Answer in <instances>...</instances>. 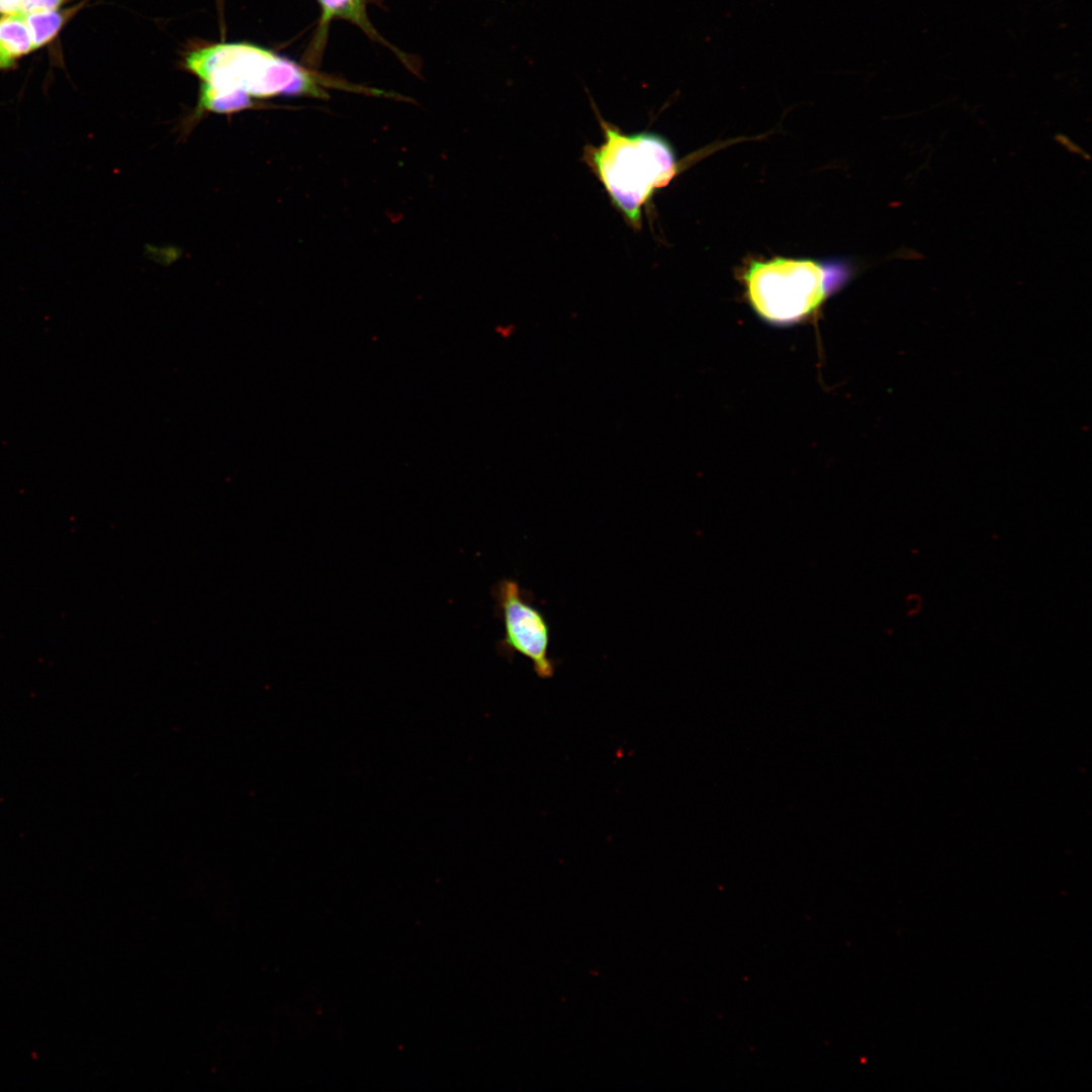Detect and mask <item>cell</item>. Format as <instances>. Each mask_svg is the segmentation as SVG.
I'll return each instance as SVG.
<instances>
[{
    "mask_svg": "<svg viewBox=\"0 0 1092 1092\" xmlns=\"http://www.w3.org/2000/svg\"><path fill=\"white\" fill-rule=\"evenodd\" d=\"M593 108L604 141L600 146L586 145L582 161L628 225L639 231L642 212L655 191L678 173L674 151L663 136L650 131L626 133L605 120L594 102Z\"/></svg>",
    "mask_w": 1092,
    "mask_h": 1092,
    "instance_id": "7a4b0ae2",
    "label": "cell"
},
{
    "mask_svg": "<svg viewBox=\"0 0 1092 1092\" xmlns=\"http://www.w3.org/2000/svg\"><path fill=\"white\" fill-rule=\"evenodd\" d=\"M366 0H317L321 17L308 60L314 62L323 52L329 25L335 19H344L360 27L371 38L389 46L374 29L366 13Z\"/></svg>",
    "mask_w": 1092,
    "mask_h": 1092,
    "instance_id": "5b68a950",
    "label": "cell"
},
{
    "mask_svg": "<svg viewBox=\"0 0 1092 1092\" xmlns=\"http://www.w3.org/2000/svg\"><path fill=\"white\" fill-rule=\"evenodd\" d=\"M66 1L69 0H36L27 13L57 10V8L62 6Z\"/></svg>",
    "mask_w": 1092,
    "mask_h": 1092,
    "instance_id": "ba28073f",
    "label": "cell"
},
{
    "mask_svg": "<svg viewBox=\"0 0 1092 1092\" xmlns=\"http://www.w3.org/2000/svg\"><path fill=\"white\" fill-rule=\"evenodd\" d=\"M0 12H2V10H1V6H0Z\"/></svg>",
    "mask_w": 1092,
    "mask_h": 1092,
    "instance_id": "30bf717a",
    "label": "cell"
},
{
    "mask_svg": "<svg viewBox=\"0 0 1092 1092\" xmlns=\"http://www.w3.org/2000/svg\"><path fill=\"white\" fill-rule=\"evenodd\" d=\"M73 13L74 9L23 13L33 48L36 49L53 40Z\"/></svg>",
    "mask_w": 1092,
    "mask_h": 1092,
    "instance_id": "52a82bcc",
    "label": "cell"
},
{
    "mask_svg": "<svg viewBox=\"0 0 1092 1092\" xmlns=\"http://www.w3.org/2000/svg\"><path fill=\"white\" fill-rule=\"evenodd\" d=\"M33 49L22 12L5 13L0 17V71L13 66L17 59Z\"/></svg>",
    "mask_w": 1092,
    "mask_h": 1092,
    "instance_id": "8992f818",
    "label": "cell"
},
{
    "mask_svg": "<svg viewBox=\"0 0 1092 1092\" xmlns=\"http://www.w3.org/2000/svg\"><path fill=\"white\" fill-rule=\"evenodd\" d=\"M185 67L201 81L198 109L215 113L248 108L252 97L326 98L330 88L367 92L247 42H222L194 50L185 57Z\"/></svg>",
    "mask_w": 1092,
    "mask_h": 1092,
    "instance_id": "6da1fadb",
    "label": "cell"
},
{
    "mask_svg": "<svg viewBox=\"0 0 1092 1092\" xmlns=\"http://www.w3.org/2000/svg\"><path fill=\"white\" fill-rule=\"evenodd\" d=\"M24 0H0L1 10L4 13L20 12Z\"/></svg>",
    "mask_w": 1092,
    "mask_h": 1092,
    "instance_id": "9c48e42d",
    "label": "cell"
},
{
    "mask_svg": "<svg viewBox=\"0 0 1092 1092\" xmlns=\"http://www.w3.org/2000/svg\"><path fill=\"white\" fill-rule=\"evenodd\" d=\"M848 273L810 259L752 261L742 274L745 297L765 323L801 324L817 315Z\"/></svg>",
    "mask_w": 1092,
    "mask_h": 1092,
    "instance_id": "3957f363",
    "label": "cell"
},
{
    "mask_svg": "<svg viewBox=\"0 0 1092 1092\" xmlns=\"http://www.w3.org/2000/svg\"><path fill=\"white\" fill-rule=\"evenodd\" d=\"M492 597L504 625V636L497 644L499 653L509 658L518 653L532 662L540 678H551L556 664L549 656L550 625L544 614L515 579H500L492 588Z\"/></svg>",
    "mask_w": 1092,
    "mask_h": 1092,
    "instance_id": "277c9868",
    "label": "cell"
}]
</instances>
